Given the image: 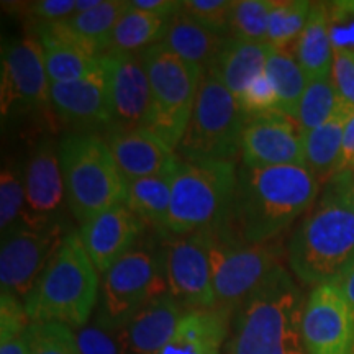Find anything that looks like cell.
I'll list each match as a JSON object with an SVG mask.
<instances>
[{
    "label": "cell",
    "mask_w": 354,
    "mask_h": 354,
    "mask_svg": "<svg viewBox=\"0 0 354 354\" xmlns=\"http://www.w3.org/2000/svg\"><path fill=\"white\" fill-rule=\"evenodd\" d=\"M343 172H354V113L344 127L342 162H339L338 174H343Z\"/></svg>",
    "instance_id": "f6af8a7d"
},
{
    "label": "cell",
    "mask_w": 354,
    "mask_h": 354,
    "mask_svg": "<svg viewBox=\"0 0 354 354\" xmlns=\"http://www.w3.org/2000/svg\"><path fill=\"white\" fill-rule=\"evenodd\" d=\"M24 207V176L13 166L6 165L0 174V230H2V236L21 225Z\"/></svg>",
    "instance_id": "e575fe53"
},
{
    "label": "cell",
    "mask_w": 354,
    "mask_h": 354,
    "mask_svg": "<svg viewBox=\"0 0 354 354\" xmlns=\"http://www.w3.org/2000/svg\"><path fill=\"white\" fill-rule=\"evenodd\" d=\"M214 232L172 236L165 245L167 290L187 310L215 308L212 276Z\"/></svg>",
    "instance_id": "7c38bea8"
},
{
    "label": "cell",
    "mask_w": 354,
    "mask_h": 354,
    "mask_svg": "<svg viewBox=\"0 0 354 354\" xmlns=\"http://www.w3.org/2000/svg\"><path fill=\"white\" fill-rule=\"evenodd\" d=\"M102 0H76V13H82L91 10L99 6Z\"/></svg>",
    "instance_id": "681fc988"
},
{
    "label": "cell",
    "mask_w": 354,
    "mask_h": 354,
    "mask_svg": "<svg viewBox=\"0 0 354 354\" xmlns=\"http://www.w3.org/2000/svg\"><path fill=\"white\" fill-rule=\"evenodd\" d=\"M169 20L171 19H162V17L153 15V13L133 8L130 6L115 26L109 50L135 53L161 43Z\"/></svg>",
    "instance_id": "4dcf8cb0"
},
{
    "label": "cell",
    "mask_w": 354,
    "mask_h": 354,
    "mask_svg": "<svg viewBox=\"0 0 354 354\" xmlns=\"http://www.w3.org/2000/svg\"><path fill=\"white\" fill-rule=\"evenodd\" d=\"M336 286L339 287V290H342L344 299H346V302L349 305V308H351L353 317H354V264Z\"/></svg>",
    "instance_id": "c3c4849f"
},
{
    "label": "cell",
    "mask_w": 354,
    "mask_h": 354,
    "mask_svg": "<svg viewBox=\"0 0 354 354\" xmlns=\"http://www.w3.org/2000/svg\"><path fill=\"white\" fill-rule=\"evenodd\" d=\"M302 292L284 266L236 308L230 354H307Z\"/></svg>",
    "instance_id": "7a4b0ae2"
},
{
    "label": "cell",
    "mask_w": 354,
    "mask_h": 354,
    "mask_svg": "<svg viewBox=\"0 0 354 354\" xmlns=\"http://www.w3.org/2000/svg\"><path fill=\"white\" fill-rule=\"evenodd\" d=\"M302 336L307 354H354V317L338 286L323 284L310 292Z\"/></svg>",
    "instance_id": "5bb4252c"
},
{
    "label": "cell",
    "mask_w": 354,
    "mask_h": 354,
    "mask_svg": "<svg viewBox=\"0 0 354 354\" xmlns=\"http://www.w3.org/2000/svg\"><path fill=\"white\" fill-rule=\"evenodd\" d=\"M274 0H234L228 37L248 43H266Z\"/></svg>",
    "instance_id": "836d02e7"
},
{
    "label": "cell",
    "mask_w": 354,
    "mask_h": 354,
    "mask_svg": "<svg viewBox=\"0 0 354 354\" xmlns=\"http://www.w3.org/2000/svg\"><path fill=\"white\" fill-rule=\"evenodd\" d=\"M66 202L79 225L122 205L127 180L104 138L94 133H68L57 146Z\"/></svg>",
    "instance_id": "8992f818"
},
{
    "label": "cell",
    "mask_w": 354,
    "mask_h": 354,
    "mask_svg": "<svg viewBox=\"0 0 354 354\" xmlns=\"http://www.w3.org/2000/svg\"><path fill=\"white\" fill-rule=\"evenodd\" d=\"M264 73L276 88L279 112L286 113L287 117L295 120L300 99H302L308 81L294 51L272 50L271 56L268 57V63H266Z\"/></svg>",
    "instance_id": "f546056e"
},
{
    "label": "cell",
    "mask_w": 354,
    "mask_h": 354,
    "mask_svg": "<svg viewBox=\"0 0 354 354\" xmlns=\"http://www.w3.org/2000/svg\"><path fill=\"white\" fill-rule=\"evenodd\" d=\"M105 143L125 180L171 174L180 158L148 127L112 125Z\"/></svg>",
    "instance_id": "ac0fdd59"
},
{
    "label": "cell",
    "mask_w": 354,
    "mask_h": 354,
    "mask_svg": "<svg viewBox=\"0 0 354 354\" xmlns=\"http://www.w3.org/2000/svg\"><path fill=\"white\" fill-rule=\"evenodd\" d=\"M28 313L20 299L2 292L0 295V342L25 333L30 328Z\"/></svg>",
    "instance_id": "60d3db41"
},
{
    "label": "cell",
    "mask_w": 354,
    "mask_h": 354,
    "mask_svg": "<svg viewBox=\"0 0 354 354\" xmlns=\"http://www.w3.org/2000/svg\"><path fill=\"white\" fill-rule=\"evenodd\" d=\"M233 6L234 0H185L180 10L205 28L228 35Z\"/></svg>",
    "instance_id": "8d00e7d4"
},
{
    "label": "cell",
    "mask_w": 354,
    "mask_h": 354,
    "mask_svg": "<svg viewBox=\"0 0 354 354\" xmlns=\"http://www.w3.org/2000/svg\"><path fill=\"white\" fill-rule=\"evenodd\" d=\"M236 184L234 161L189 162L180 159L172 174L165 233L171 236L218 233L227 223Z\"/></svg>",
    "instance_id": "5b68a950"
},
{
    "label": "cell",
    "mask_w": 354,
    "mask_h": 354,
    "mask_svg": "<svg viewBox=\"0 0 354 354\" xmlns=\"http://www.w3.org/2000/svg\"><path fill=\"white\" fill-rule=\"evenodd\" d=\"M146 227L140 216L122 203L82 223L79 236L97 272L104 276L136 246Z\"/></svg>",
    "instance_id": "d6986e66"
},
{
    "label": "cell",
    "mask_w": 354,
    "mask_h": 354,
    "mask_svg": "<svg viewBox=\"0 0 354 354\" xmlns=\"http://www.w3.org/2000/svg\"><path fill=\"white\" fill-rule=\"evenodd\" d=\"M287 258L305 284H338L354 264V212L336 179L290 236Z\"/></svg>",
    "instance_id": "3957f363"
},
{
    "label": "cell",
    "mask_w": 354,
    "mask_h": 354,
    "mask_svg": "<svg viewBox=\"0 0 354 354\" xmlns=\"http://www.w3.org/2000/svg\"><path fill=\"white\" fill-rule=\"evenodd\" d=\"M153 97L151 130L176 151L189 125L203 71L162 43L141 51Z\"/></svg>",
    "instance_id": "9c48e42d"
},
{
    "label": "cell",
    "mask_w": 354,
    "mask_h": 354,
    "mask_svg": "<svg viewBox=\"0 0 354 354\" xmlns=\"http://www.w3.org/2000/svg\"><path fill=\"white\" fill-rule=\"evenodd\" d=\"M282 248L277 243L246 245L228 241L214 232L212 276L216 307L238 308L281 266Z\"/></svg>",
    "instance_id": "30bf717a"
},
{
    "label": "cell",
    "mask_w": 354,
    "mask_h": 354,
    "mask_svg": "<svg viewBox=\"0 0 354 354\" xmlns=\"http://www.w3.org/2000/svg\"><path fill=\"white\" fill-rule=\"evenodd\" d=\"M30 354H81L73 328L63 323H32Z\"/></svg>",
    "instance_id": "d590c367"
},
{
    "label": "cell",
    "mask_w": 354,
    "mask_h": 354,
    "mask_svg": "<svg viewBox=\"0 0 354 354\" xmlns=\"http://www.w3.org/2000/svg\"><path fill=\"white\" fill-rule=\"evenodd\" d=\"M51 105L66 122L82 128L115 125L102 66L91 76L51 84Z\"/></svg>",
    "instance_id": "ffe728a7"
},
{
    "label": "cell",
    "mask_w": 354,
    "mask_h": 354,
    "mask_svg": "<svg viewBox=\"0 0 354 354\" xmlns=\"http://www.w3.org/2000/svg\"><path fill=\"white\" fill-rule=\"evenodd\" d=\"M51 84L71 82L87 77L100 68V55L79 39L64 21L35 26Z\"/></svg>",
    "instance_id": "44dd1931"
},
{
    "label": "cell",
    "mask_w": 354,
    "mask_h": 354,
    "mask_svg": "<svg viewBox=\"0 0 354 354\" xmlns=\"http://www.w3.org/2000/svg\"><path fill=\"white\" fill-rule=\"evenodd\" d=\"M326 7L333 51L354 53V0L330 2Z\"/></svg>",
    "instance_id": "f35d334b"
},
{
    "label": "cell",
    "mask_w": 354,
    "mask_h": 354,
    "mask_svg": "<svg viewBox=\"0 0 354 354\" xmlns=\"http://www.w3.org/2000/svg\"><path fill=\"white\" fill-rule=\"evenodd\" d=\"M294 55L297 57L307 81L330 77L333 66V46L328 28V7L323 2L312 3L304 32L295 43Z\"/></svg>",
    "instance_id": "4316f807"
},
{
    "label": "cell",
    "mask_w": 354,
    "mask_h": 354,
    "mask_svg": "<svg viewBox=\"0 0 354 354\" xmlns=\"http://www.w3.org/2000/svg\"><path fill=\"white\" fill-rule=\"evenodd\" d=\"M353 179H354V172H353Z\"/></svg>",
    "instance_id": "816d5d0a"
},
{
    "label": "cell",
    "mask_w": 354,
    "mask_h": 354,
    "mask_svg": "<svg viewBox=\"0 0 354 354\" xmlns=\"http://www.w3.org/2000/svg\"><path fill=\"white\" fill-rule=\"evenodd\" d=\"M99 59L107 81L115 125L151 128L153 97L141 57L135 53L109 50Z\"/></svg>",
    "instance_id": "2e32d148"
},
{
    "label": "cell",
    "mask_w": 354,
    "mask_h": 354,
    "mask_svg": "<svg viewBox=\"0 0 354 354\" xmlns=\"http://www.w3.org/2000/svg\"><path fill=\"white\" fill-rule=\"evenodd\" d=\"M240 154L246 167L305 166L304 133L294 118L269 112L248 118Z\"/></svg>",
    "instance_id": "9a60e30c"
},
{
    "label": "cell",
    "mask_w": 354,
    "mask_h": 354,
    "mask_svg": "<svg viewBox=\"0 0 354 354\" xmlns=\"http://www.w3.org/2000/svg\"><path fill=\"white\" fill-rule=\"evenodd\" d=\"M333 179H336V183L339 184V189H342L344 201L348 202V205L351 207L354 212V179L351 172H343V174L335 176Z\"/></svg>",
    "instance_id": "7dc6e473"
},
{
    "label": "cell",
    "mask_w": 354,
    "mask_h": 354,
    "mask_svg": "<svg viewBox=\"0 0 354 354\" xmlns=\"http://www.w3.org/2000/svg\"><path fill=\"white\" fill-rule=\"evenodd\" d=\"M169 294L165 248L138 245L102 276L97 325L120 331L151 300Z\"/></svg>",
    "instance_id": "ba28073f"
},
{
    "label": "cell",
    "mask_w": 354,
    "mask_h": 354,
    "mask_svg": "<svg viewBox=\"0 0 354 354\" xmlns=\"http://www.w3.org/2000/svg\"><path fill=\"white\" fill-rule=\"evenodd\" d=\"M76 339L81 354H125L120 335L113 336L97 323L79 328Z\"/></svg>",
    "instance_id": "ab89813d"
},
{
    "label": "cell",
    "mask_w": 354,
    "mask_h": 354,
    "mask_svg": "<svg viewBox=\"0 0 354 354\" xmlns=\"http://www.w3.org/2000/svg\"><path fill=\"white\" fill-rule=\"evenodd\" d=\"M317 197L318 177L307 166H241L227 223L216 234L246 245L271 243Z\"/></svg>",
    "instance_id": "6da1fadb"
},
{
    "label": "cell",
    "mask_w": 354,
    "mask_h": 354,
    "mask_svg": "<svg viewBox=\"0 0 354 354\" xmlns=\"http://www.w3.org/2000/svg\"><path fill=\"white\" fill-rule=\"evenodd\" d=\"M232 310H187L176 333L159 354H220L228 335Z\"/></svg>",
    "instance_id": "603a6c76"
},
{
    "label": "cell",
    "mask_w": 354,
    "mask_h": 354,
    "mask_svg": "<svg viewBox=\"0 0 354 354\" xmlns=\"http://www.w3.org/2000/svg\"><path fill=\"white\" fill-rule=\"evenodd\" d=\"M68 233L63 225L46 230L19 225L3 234L0 250L2 292L24 302Z\"/></svg>",
    "instance_id": "4fadbf2b"
},
{
    "label": "cell",
    "mask_w": 354,
    "mask_h": 354,
    "mask_svg": "<svg viewBox=\"0 0 354 354\" xmlns=\"http://www.w3.org/2000/svg\"><path fill=\"white\" fill-rule=\"evenodd\" d=\"M228 39V35L205 28L180 10L169 20L161 43L174 55L190 64L198 66L205 73L214 64Z\"/></svg>",
    "instance_id": "cb8c5ba5"
},
{
    "label": "cell",
    "mask_w": 354,
    "mask_h": 354,
    "mask_svg": "<svg viewBox=\"0 0 354 354\" xmlns=\"http://www.w3.org/2000/svg\"><path fill=\"white\" fill-rule=\"evenodd\" d=\"M330 77L339 102L354 109V53L333 51Z\"/></svg>",
    "instance_id": "7bdbcfd3"
},
{
    "label": "cell",
    "mask_w": 354,
    "mask_h": 354,
    "mask_svg": "<svg viewBox=\"0 0 354 354\" xmlns=\"http://www.w3.org/2000/svg\"><path fill=\"white\" fill-rule=\"evenodd\" d=\"M0 354H30L28 330L6 342H0Z\"/></svg>",
    "instance_id": "bcb514c9"
},
{
    "label": "cell",
    "mask_w": 354,
    "mask_h": 354,
    "mask_svg": "<svg viewBox=\"0 0 354 354\" xmlns=\"http://www.w3.org/2000/svg\"><path fill=\"white\" fill-rule=\"evenodd\" d=\"M26 19L35 26L57 24L76 13V0H37L24 6Z\"/></svg>",
    "instance_id": "b9f144b4"
},
{
    "label": "cell",
    "mask_w": 354,
    "mask_h": 354,
    "mask_svg": "<svg viewBox=\"0 0 354 354\" xmlns=\"http://www.w3.org/2000/svg\"><path fill=\"white\" fill-rule=\"evenodd\" d=\"M130 6L133 8L153 13V15L162 17V19H172L177 12H180L183 2H176V0H133Z\"/></svg>",
    "instance_id": "ee69618b"
},
{
    "label": "cell",
    "mask_w": 354,
    "mask_h": 354,
    "mask_svg": "<svg viewBox=\"0 0 354 354\" xmlns=\"http://www.w3.org/2000/svg\"><path fill=\"white\" fill-rule=\"evenodd\" d=\"M272 50L274 48L268 43H248L230 38L205 73H210L234 97H238L248 84L264 73Z\"/></svg>",
    "instance_id": "d4e9b609"
},
{
    "label": "cell",
    "mask_w": 354,
    "mask_h": 354,
    "mask_svg": "<svg viewBox=\"0 0 354 354\" xmlns=\"http://www.w3.org/2000/svg\"><path fill=\"white\" fill-rule=\"evenodd\" d=\"M312 3L307 0H274L268 20V39L274 50H289L307 24Z\"/></svg>",
    "instance_id": "1f68e13d"
},
{
    "label": "cell",
    "mask_w": 354,
    "mask_h": 354,
    "mask_svg": "<svg viewBox=\"0 0 354 354\" xmlns=\"http://www.w3.org/2000/svg\"><path fill=\"white\" fill-rule=\"evenodd\" d=\"M183 305L169 294L154 299L118 331L125 354H159L174 336Z\"/></svg>",
    "instance_id": "7402d4cb"
},
{
    "label": "cell",
    "mask_w": 354,
    "mask_h": 354,
    "mask_svg": "<svg viewBox=\"0 0 354 354\" xmlns=\"http://www.w3.org/2000/svg\"><path fill=\"white\" fill-rule=\"evenodd\" d=\"M225 354H230V351H227V353H225Z\"/></svg>",
    "instance_id": "f907efd6"
},
{
    "label": "cell",
    "mask_w": 354,
    "mask_h": 354,
    "mask_svg": "<svg viewBox=\"0 0 354 354\" xmlns=\"http://www.w3.org/2000/svg\"><path fill=\"white\" fill-rule=\"evenodd\" d=\"M246 120L236 97L210 73H203L177 156L189 162L234 161Z\"/></svg>",
    "instance_id": "52a82bcc"
},
{
    "label": "cell",
    "mask_w": 354,
    "mask_h": 354,
    "mask_svg": "<svg viewBox=\"0 0 354 354\" xmlns=\"http://www.w3.org/2000/svg\"><path fill=\"white\" fill-rule=\"evenodd\" d=\"M172 174L127 180L125 205L146 225L165 230L171 209Z\"/></svg>",
    "instance_id": "83f0119b"
},
{
    "label": "cell",
    "mask_w": 354,
    "mask_h": 354,
    "mask_svg": "<svg viewBox=\"0 0 354 354\" xmlns=\"http://www.w3.org/2000/svg\"><path fill=\"white\" fill-rule=\"evenodd\" d=\"M354 109L339 102L338 109L323 125L304 133L305 166L317 177L336 176L342 162L344 127Z\"/></svg>",
    "instance_id": "484cf974"
},
{
    "label": "cell",
    "mask_w": 354,
    "mask_h": 354,
    "mask_svg": "<svg viewBox=\"0 0 354 354\" xmlns=\"http://www.w3.org/2000/svg\"><path fill=\"white\" fill-rule=\"evenodd\" d=\"M99 272L79 233L69 232L24 300L32 323L82 328L99 304Z\"/></svg>",
    "instance_id": "277c9868"
},
{
    "label": "cell",
    "mask_w": 354,
    "mask_h": 354,
    "mask_svg": "<svg viewBox=\"0 0 354 354\" xmlns=\"http://www.w3.org/2000/svg\"><path fill=\"white\" fill-rule=\"evenodd\" d=\"M130 2L127 0H102L99 6L82 13H74L64 25L79 39L102 55L110 48L112 33L118 21L123 17Z\"/></svg>",
    "instance_id": "f1b7e54d"
},
{
    "label": "cell",
    "mask_w": 354,
    "mask_h": 354,
    "mask_svg": "<svg viewBox=\"0 0 354 354\" xmlns=\"http://www.w3.org/2000/svg\"><path fill=\"white\" fill-rule=\"evenodd\" d=\"M2 117L51 105V82L39 39L32 35L12 39L2 50Z\"/></svg>",
    "instance_id": "8fae6325"
},
{
    "label": "cell",
    "mask_w": 354,
    "mask_h": 354,
    "mask_svg": "<svg viewBox=\"0 0 354 354\" xmlns=\"http://www.w3.org/2000/svg\"><path fill=\"white\" fill-rule=\"evenodd\" d=\"M338 105L339 99L333 82H331V77L308 81L302 99H300L295 122H297L302 133L315 130L317 127L328 120L335 113V110L338 109Z\"/></svg>",
    "instance_id": "d6a6232c"
},
{
    "label": "cell",
    "mask_w": 354,
    "mask_h": 354,
    "mask_svg": "<svg viewBox=\"0 0 354 354\" xmlns=\"http://www.w3.org/2000/svg\"><path fill=\"white\" fill-rule=\"evenodd\" d=\"M25 207L21 225L33 230H46L61 223V209L66 197L59 154L50 141L35 146L26 162Z\"/></svg>",
    "instance_id": "e0dca14e"
},
{
    "label": "cell",
    "mask_w": 354,
    "mask_h": 354,
    "mask_svg": "<svg viewBox=\"0 0 354 354\" xmlns=\"http://www.w3.org/2000/svg\"><path fill=\"white\" fill-rule=\"evenodd\" d=\"M238 105H240L241 112L248 118L256 117V115H263L269 112H279V100L276 88L266 76V73L259 74L254 77L240 95L236 97Z\"/></svg>",
    "instance_id": "74e56055"
}]
</instances>
